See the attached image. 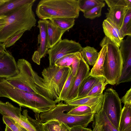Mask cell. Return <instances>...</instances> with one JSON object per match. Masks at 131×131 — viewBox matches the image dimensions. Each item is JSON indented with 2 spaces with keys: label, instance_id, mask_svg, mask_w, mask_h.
Segmentation results:
<instances>
[{
  "label": "cell",
  "instance_id": "1",
  "mask_svg": "<svg viewBox=\"0 0 131 131\" xmlns=\"http://www.w3.org/2000/svg\"><path fill=\"white\" fill-rule=\"evenodd\" d=\"M0 96L8 98L20 107L28 108L35 113L46 112L56 104L54 101L44 96L18 89L7 81L1 88Z\"/></svg>",
  "mask_w": 131,
  "mask_h": 131
},
{
  "label": "cell",
  "instance_id": "2",
  "mask_svg": "<svg viewBox=\"0 0 131 131\" xmlns=\"http://www.w3.org/2000/svg\"><path fill=\"white\" fill-rule=\"evenodd\" d=\"M34 3L18 7L5 14V25L0 31V42L3 43L17 32L30 30L36 19L32 7Z\"/></svg>",
  "mask_w": 131,
  "mask_h": 131
},
{
  "label": "cell",
  "instance_id": "3",
  "mask_svg": "<svg viewBox=\"0 0 131 131\" xmlns=\"http://www.w3.org/2000/svg\"><path fill=\"white\" fill-rule=\"evenodd\" d=\"M79 0H41L36 12L41 20L58 18H78L80 10Z\"/></svg>",
  "mask_w": 131,
  "mask_h": 131
},
{
  "label": "cell",
  "instance_id": "4",
  "mask_svg": "<svg viewBox=\"0 0 131 131\" xmlns=\"http://www.w3.org/2000/svg\"><path fill=\"white\" fill-rule=\"evenodd\" d=\"M70 68L54 65L45 68L41 72V91L43 95L55 101L60 96L68 78Z\"/></svg>",
  "mask_w": 131,
  "mask_h": 131
},
{
  "label": "cell",
  "instance_id": "5",
  "mask_svg": "<svg viewBox=\"0 0 131 131\" xmlns=\"http://www.w3.org/2000/svg\"><path fill=\"white\" fill-rule=\"evenodd\" d=\"M75 107L61 101L47 111L40 113V120L44 123L51 120L56 119L66 124L70 128L78 126L86 127L90 123L94 121V114L80 116L64 113Z\"/></svg>",
  "mask_w": 131,
  "mask_h": 131
},
{
  "label": "cell",
  "instance_id": "6",
  "mask_svg": "<svg viewBox=\"0 0 131 131\" xmlns=\"http://www.w3.org/2000/svg\"><path fill=\"white\" fill-rule=\"evenodd\" d=\"M106 45L107 51L103 64V77L107 84L117 85L121 76L123 61L119 47L105 36L100 43Z\"/></svg>",
  "mask_w": 131,
  "mask_h": 131
},
{
  "label": "cell",
  "instance_id": "7",
  "mask_svg": "<svg viewBox=\"0 0 131 131\" xmlns=\"http://www.w3.org/2000/svg\"><path fill=\"white\" fill-rule=\"evenodd\" d=\"M17 64L18 71L17 74L5 78L6 80L21 90L42 95L36 85L39 75L33 69L30 63L24 59H21L18 60Z\"/></svg>",
  "mask_w": 131,
  "mask_h": 131
},
{
  "label": "cell",
  "instance_id": "8",
  "mask_svg": "<svg viewBox=\"0 0 131 131\" xmlns=\"http://www.w3.org/2000/svg\"><path fill=\"white\" fill-rule=\"evenodd\" d=\"M122 109L121 99L117 93L112 88L107 89L103 94L101 110L118 129Z\"/></svg>",
  "mask_w": 131,
  "mask_h": 131
},
{
  "label": "cell",
  "instance_id": "9",
  "mask_svg": "<svg viewBox=\"0 0 131 131\" xmlns=\"http://www.w3.org/2000/svg\"><path fill=\"white\" fill-rule=\"evenodd\" d=\"M82 47L79 43L67 39H61L48 50L49 66L55 65V62L67 54L80 52Z\"/></svg>",
  "mask_w": 131,
  "mask_h": 131
},
{
  "label": "cell",
  "instance_id": "10",
  "mask_svg": "<svg viewBox=\"0 0 131 131\" xmlns=\"http://www.w3.org/2000/svg\"><path fill=\"white\" fill-rule=\"evenodd\" d=\"M109 8L105 13L106 18L119 29L127 8L124 0H104Z\"/></svg>",
  "mask_w": 131,
  "mask_h": 131
},
{
  "label": "cell",
  "instance_id": "11",
  "mask_svg": "<svg viewBox=\"0 0 131 131\" xmlns=\"http://www.w3.org/2000/svg\"><path fill=\"white\" fill-rule=\"evenodd\" d=\"M88 64L82 58L80 60L75 79L65 102L76 99L79 87L83 81L90 75Z\"/></svg>",
  "mask_w": 131,
  "mask_h": 131
},
{
  "label": "cell",
  "instance_id": "12",
  "mask_svg": "<svg viewBox=\"0 0 131 131\" xmlns=\"http://www.w3.org/2000/svg\"><path fill=\"white\" fill-rule=\"evenodd\" d=\"M17 62L11 53L7 51L0 57V78H7L17 74Z\"/></svg>",
  "mask_w": 131,
  "mask_h": 131
},
{
  "label": "cell",
  "instance_id": "13",
  "mask_svg": "<svg viewBox=\"0 0 131 131\" xmlns=\"http://www.w3.org/2000/svg\"><path fill=\"white\" fill-rule=\"evenodd\" d=\"M103 99V93L93 96H86L65 102V103L77 107L85 105L91 107L95 114L99 113L101 110Z\"/></svg>",
  "mask_w": 131,
  "mask_h": 131
},
{
  "label": "cell",
  "instance_id": "14",
  "mask_svg": "<svg viewBox=\"0 0 131 131\" xmlns=\"http://www.w3.org/2000/svg\"><path fill=\"white\" fill-rule=\"evenodd\" d=\"M35 113L34 119L28 115L27 110H23L18 123L27 131H45L40 120V114Z\"/></svg>",
  "mask_w": 131,
  "mask_h": 131
},
{
  "label": "cell",
  "instance_id": "15",
  "mask_svg": "<svg viewBox=\"0 0 131 131\" xmlns=\"http://www.w3.org/2000/svg\"><path fill=\"white\" fill-rule=\"evenodd\" d=\"M38 23V27L39 29V34L38 36V44H39L40 45L37 51L41 59L46 56L50 48L46 20H39Z\"/></svg>",
  "mask_w": 131,
  "mask_h": 131
},
{
  "label": "cell",
  "instance_id": "16",
  "mask_svg": "<svg viewBox=\"0 0 131 131\" xmlns=\"http://www.w3.org/2000/svg\"><path fill=\"white\" fill-rule=\"evenodd\" d=\"M82 58L80 52L69 54L57 60L55 62V65L59 67L70 68L73 75L75 76L80 60Z\"/></svg>",
  "mask_w": 131,
  "mask_h": 131
},
{
  "label": "cell",
  "instance_id": "17",
  "mask_svg": "<svg viewBox=\"0 0 131 131\" xmlns=\"http://www.w3.org/2000/svg\"><path fill=\"white\" fill-rule=\"evenodd\" d=\"M123 61L121 74L116 85L131 81V50L126 48L120 51Z\"/></svg>",
  "mask_w": 131,
  "mask_h": 131
},
{
  "label": "cell",
  "instance_id": "18",
  "mask_svg": "<svg viewBox=\"0 0 131 131\" xmlns=\"http://www.w3.org/2000/svg\"><path fill=\"white\" fill-rule=\"evenodd\" d=\"M102 26L105 36L120 47L123 39L120 35L119 29L107 18L103 21Z\"/></svg>",
  "mask_w": 131,
  "mask_h": 131
},
{
  "label": "cell",
  "instance_id": "19",
  "mask_svg": "<svg viewBox=\"0 0 131 131\" xmlns=\"http://www.w3.org/2000/svg\"><path fill=\"white\" fill-rule=\"evenodd\" d=\"M45 20L50 48L61 39L62 36L66 31L56 26L50 20Z\"/></svg>",
  "mask_w": 131,
  "mask_h": 131
},
{
  "label": "cell",
  "instance_id": "20",
  "mask_svg": "<svg viewBox=\"0 0 131 131\" xmlns=\"http://www.w3.org/2000/svg\"><path fill=\"white\" fill-rule=\"evenodd\" d=\"M21 107H16L9 102L0 100V113L3 116L12 118L19 123L22 115Z\"/></svg>",
  "mask_w": 131,
  "mask_h": 131
},
{
  "label": "cell",
  "instance_id": "21",
  "mask_svg": "<svg viewBox=\"0 0 131 131\" xmlns=\"http://www.w3.org/2000/svg\"><path fill=\"white\" fill-rule=\"evenodd\" d=\"M118 131H131V104H124L121 115Z\"/></svg>",
  "mask_w": 131,
  "mask_h": 131
},
{
  "label": "cell",
  "instance_id": "22",
  "mask_svg": "<svg viewBox=\"0 0 131 131\" xmlns=\"http://www.w3.org/2000/svg\"><path fill=\"white\" fill-rule=\"evenodd\" d=\"M101 47L102 48L98 53V58L90 72V75L96 77L103 76V64L107 51L106 45Z\"/></svg>",
  "mask_w": 131,
  "mask_h": 131
},
{
  "label": "cell",
  "instance_id": "23",
  "mask_svg": "<svg viewBox=\"0 0 131 131\" xmlns=\"http://www.w3.org/2000/svg\"><path fill=\"white\" fill-rule=\"evenodd\" d=\"M99 78L90 75L86 78L83 81L79 87L77 97L76 99L85 97L91 90Z\"/></svg>",
  "mask_w": 131,
  "mask_h": 131
},
{
  "label": "cell",
  "instance_id": "24",
  "mask_svg": "<svg viewBox=\"0 0 131 131\" xmlns=\"http://www.w3.org/2000/svg\"><path fill=\"white\" fill-rule=\"evenodd\" d=\"M35 0H10L0 6V16L20 6L28 3H34Z\"/></svg>",
  "mask_w": 131,
  "mask_h": 131
},
{
  "label": "cell",
  "instance_id": "25",
  "mask_svg": "<svg viewBox=\"0 0 131 131\" xmlns=\"http://www.w3.org/2000/svg\"><path fill=\"white\" fill-rule=\"evenodd\" d=\"M80 52L86 63L93 66L98 57L97 50L94 47L87 46L82 48Z\"/></svg>",
  "mask_w": 131,
  "mask_h": 131
},
{
  "label": "cell",
  "instance_id": "26",
  "mask_svg": "<svg viewBox=\"0 0 131 131\" xmlns=\"http://www.w3.org/2000/svg\"><path fill=\"white\" fill-rule=\"evenodd\" d=\"M75 76L73 75L70 68L68 77L60 96L57 99L54 101L56 103H59L61 101H65L73 85Z\"/></svg>",
  "mask_w": 131,
  "mask_h": 131
},
{
  "label": "cell",
  "instance_id": "27",
  "mask_svg": "<svg viewBox=\"0 0 131 131\" xmlns=\"http://www.w3.org/2000/svg\"><path fill=\"white\" fill-rule=\"evenodd\" d=\"M50 20L56 26L65 31L71 28L75 24V18H58Z\"/></svg>",
  "mask_w": 131,
  "mask_h": 131
},
{
  "label": "cell",
  "instance_id": "28",
  "mask_svg": "<svg viewBox=\"0 0 131 131\" xmlns=\"http://www.w3.org/2000/svg\"><path fill=\"white\" fill-rule=\"evenodd\" d=\"M119 29L123 39L126 36H131V9L127 10Z\"/></svg>",
  "mask_w": 131,
  "mask_h": 131
},
{
  "label": "cell",
  "instance_id": "29",
  "mask_svg": "<svg viewBox=\"0 0 131 131\" xmlns=\"http://www.w3.org/2000/svg\"><path fill=\"white\" fill-rule=\"evenodd\" d=\"M105 81V79L103 76L99 77L86 97L103 93V92L105 89V86L107 84Z\"/></svg>",
  "mask_w": 131,
  "mask_h": 131
},
{
  "label": "cell",
  "instance_id": "30",
  "mask_svg": "<svg viewBox=\"0 0 131 131\" xmlns=\"http://www.w3.org/2000/svg\"><path fill=\"white\" fill-rule=\"evenodd\" d=\"M102 2L91 9L84 13V16L86 18L93 19L100 17L101 15V10L105 6V3Z\"/></svg>",
  "mask_w": 131,
  "mask_h": 131
},
{
  "label": "cell",
  "instance_id": "31",
  "mask_svg": "<svg viewBox=\"0 0 131 131\" xmlns=\"http://www.w3.org/2000/svg\"><path fill=\"white\" fill-rule=\"evenodd\" d=\"M68 114L76 115H84L94 114L92 109L90 107L85 105L76 107L67 112Z\"/></svg>",
  "mask_w": 131,
  "mask_h": 131
},
{
  "label": "cell",
  "instance_id": "32",
  "mask_svg": "<svg viewBox=\"0 0 131 131\" xmlns=\"http://www.w3.org/2000/svg\"><path fill=\"white\" fill-rule=\"evenodd\" d=\"M103 1V0H79V10L84 13Z\"/></svg>",
  "mask_w": 131,
  "mask_h": 131
},
{
  "label": "cell",
  "instance_id": "33",
  "mask_svg": "<svg viewBox=\"0 0 131 131\" xmlns=\"http://www.w3.org/2000/svg\"><path fill=\"white\" fill-rule=\"evenodd\" d=\"M3 120L4 123L13 131H27L19 124L12 118L3 116Z\"/></svg>",
  "mask_w": 131,
  "mask_h": 131
},
{
  "label": "cell",
  "instance_id": "34",
  "mask_svg": "<svg viewBox=\"0 0 131 131\" xmlns=\"http://www.w3.org/2000/svg\"><path fill=\"white\" fill-rule=\"evenodd\" d=\"M43 124L45 131H60L61 122L57 120H51Z\"/></svg>",
  "mask_w": 131,
  "mask_h": 131
},
{
  "label": "cell",
  "instance_id": "35",
  "mask_svg": "<svg viewBox=\"0 0 131 131\" xmlns=\"http://www.w3.org/2000/svg\"><path fill=\"white\" fill-rule=\"evenodd\" d=\"M25 31L24 30L17 32L3 43L6 48L9 47L13 45L21 38Z\"/></svg>",
  "mask_w": 131,
  "mask_h": 131
},
{
  "label": "cell",
  "instance_id": "36",
  "mask_svg": "<svg viewBox=\"0 0 131 131\" xmlns=\"http://www.w3.org/2000/svg\"><path fill=\"white\" fill-rule=\"evenodd\" d=\"M121 102L124 104L126 103L131 104V88L127 91L125 95L121 99Z\"/></svg>",
  "mask_w": 131,
  "mask_h": 131
},
{
  "label": "cell",
  "instance_id": "37",
  "mask_svg": "<svg viewBox=\"0 0 131 131\" xmlns=\"http://www.w3.org/2000/svg\"><path fill=\"white\" fill-rule=\"evenodd\" d=\"M71 131H92L91 129L78 126L70 128Z\"/></svg>",
  "mask_w": 131,
  "mask_h": 131
},
{
  "label": "cell",
  "instance_id": "38",
  "mask_svg": "<svg viewBox=\"0 0 131 131\" xmlns=\"http://www.w3.org/2000/svg\"><path fill=\"white\" fill-rule=\"evenodd\" d=\"M32 59L33 61L37 64L38 65L40 64L41 59L39 53L37 51H36L34 54Z\"/></svg>",
  "mask_w": 131,
  "mask_h": 131
},
{
  "label": "cell",
  "instance_id": "39",
  "mask_svg": "<svg viewBox=\"0 0 131 131\" xmlns=\"http://www.w3.org/2000/svg\"><path fill=\"white\" fill-rule=\"evenodd\" d=\"M92 126V131H101L100 128L96 119L94 117Z\"/></svg>",
  "mask_w": 131,
  "mask_h": 131
},
{
  "label": "cell",
  "instance_id": "40",
  "mask_svg": "<svg viewBox=\"0 0 131 131\" xmlns=\"http://www.w3.org/2000/svg\"><path fill=\"white\" fill-rule=\"evenodd\" d=\"M6 48L4 43L0 42V57L3 56L7 52Z\"/></svg>",
  "mask_w": 131,
  "mask_h": 131
},
{
  "label": "cell",
  "instance_id": "41",
  "mask_svg": "<svg viewBox=\"0 0 131 131\" xmlns=\"http://www.w3.org/2000/svg\"><path fill=\"white\" fill-rule=\"evenodd\" d=\"M5 15L0 16V31L2 29L5 25Z\"/></svg>",
  "mask_w": 131,
  "mask_h": 131
},
{
  "label": "cell",
  "instance_id": "42",
  "mask_svg": "<svg viewBox=\"0 0 131 131\" xmlns=\"http://www.w3.org/2000/svg\"><path fill=\"white\" fill-rule=\"evenodd\" d=\"M61 122V128L60 131H71L70 128L66 124Z\"/></svg>",
  "mask_w": 131,
  "mask_h": 131
},
{
  "label": "cell",
  "instance_id": "43",
  "mask_svg": "<svg viewBox=\"0 0 131 131\" xmlns=\"http://www.w3.org/2000/svg\"><path fill=\"white\" fill-rule=\"evenodd\" d=\"M127 6V9H131V0H124Z\"/></svg>",
  "mask_w": 131,
  "mask_h": 131
},
{
  "label": "cell",
  "instance_id": "44",
  "mask_svg": "<svg viewBox=\"0 0 131 131\" xmlns=\"http://www.w3.org/2000/svg\"><path fill=\"white\" fill-rule=\"evenodd\" d=\"M10 0H0V6L9 1Z\"/></svg>",
  "mask_w": 131,
  "mask_h": 131
},
{
  "label": "cell",
  "instance_id": "45",
  "mask_svg": "<svg viewBox=\"0 0 131 131\" xmlns=\"http://www.w3.org/2000/svg\"><path fill=\"white\" fill-rule=\"evenodd\" d=\"M5 131H13L7 125H6Z\"/></svg>",
  "mask_w": 131,
  "mask_h": 131
}]
</instances>
